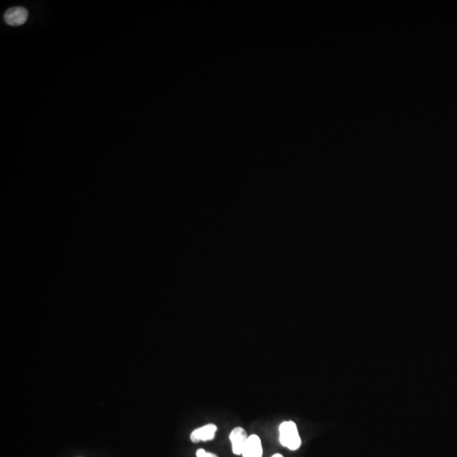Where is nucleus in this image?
Masks as SVG:
<instances>
[{"instance_id": "obj_5", "label": "nucleus", "mask_w": 457, "mask_h": 457, "mask_svg": "<svg viewBox=\"0 0 457 457\" xmlns=\"http://www.w3.org/2000/svg\"><path fill=\"white\" fill-rule=\"evenodd\" d=\"M243 457H262L263 456V446L260 438L258 435H252L248 437V440L242 452Z\"/></svg>"}, {"instance_id": "obj_4", "label": "nucleus", "mask_w": 457, "mask_h": 457, "mask_svg": "<svg viewBox=\"0 0 457 457\" xmlns=\"http://www.w3.org/2000/svg\"><path fill=\"white\" fill-rule=\"evenodd\" d=\"M217 426L214 423H209L202 426L201 428L195 429L191 433V440L193 443L201 442V441H209L214 440L216 435Z\"/></svg>"}, {"instance_id": "obj_1", "label": "nucleus", "mask_w": 457, "mask_h": 457, "mask_svg": "<svg viewBox=\"0 0 457 457\" xmlns=\"http://www.w3.org/2000/svg\"><path fill=\"white\" fill-rule=\"evenodd\" d=\"M280 444L290 450H296L302 445L298 426L292 421H285L280 426Z\"/></svg>"}, {"instance_id": "obj_3", "label": "nucleus", "mask_w": 457, "mask_h": 457, "mask_svg": "<svg viewBox=\"0 0 457 457\" xmlns=\"http://www.w3.org/2000/svg\"><path fill=\"white\" fill-rule=\"evenodd\" d=\"M27 19H28V11L26 8L20 6L10 8L5 14V22L11 27L23 25Z\"/></svg>"}, {"instance_id": "obj_2", "label": "nucleus", "mask_w": 457, "mask_h": 457, "mask_svg": "<svg viewBox=\"0 0 457 457\" xmlns=\"http://www.w3.org/2000/svg\"><path fill=\"white\" fill-rule=\"evenodd\" d=\"M249 436L246 430L241 427H236L231 431L230 440L232 445V451L236 455H242L244 448L246 446Z\"/></svg>"}, {"instance_id": "obj_7", "label": "nucleus", "mask_w": 457, "mask_h": 457, "mask_svg": "<svg viewBox=\"0 0 457 457\" xmlns=\"http://www.w3.org/2000/svg\"><path fill=\"white\" fill-rule=\"evenodd\" d=\"M272 457H284L281 454H275Z\"/></svg>"}, {"instance_id": "obj_6", "label": "nucleus", "mask_w": 457, "mask_h": 457, "mask_svg": "<svg viewBox=\"0 0 457 457\" xmlns=\"http://www.w3.org/2000/svg\"><path fill=\"white\" fill-rule=\"evenodd\" d=\"M197 457H218V455L213 453L207 452L203 449H199L197 451Z\"/></svg>"}]
</instances>
